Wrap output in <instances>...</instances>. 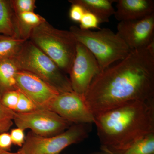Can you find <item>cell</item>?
Wrapping results in <instances>:
<instances>
[{"mask_svg":"<svg viewBox=\"0 0 154 154\" xmlns=\"http://www.w3.org/2000/svg\"><path fill=\"white\" fill-rule=\"evenodd\" d=\"M154 99V42L131 50L123 59L102 71L85 96L94 117L134 101Z\"/></svg>","mask_w":154,"mask_h":154,"instance_id":"cell-1","label":"cell"},{"mask_svg":"<svg viewBox=\"0 0 154 154\" xmlns=\"http://www.w3.org/2000/svg\"><path fill=\"white\" fill-rule=\"evenodd\" d=\"M95 118L102 150L121 154L154 133V99L129 102Z\"/></svg>","mask_w":154,"mask_h":154,"instance_id":"cell-2","label":"cell"},{"mask_svg":"<svg viewBox=\"0 0 154 154\" xmlns=\"http://www.w3.org/2000/svg\"><path fill=\"white\" fill-rule=\"evenodd\" d=\"M69 31L77 42L84 45L95 57L101 72L123 59L131 51L118 34L109 28L92 31L72 26Z\"/></svg>","mask_w":154,"mask_h":154,"instance_id":"cell-3","label":"cell"},{"mask_svg":"<svg viewBox=\"0 0 154 154\" xmlns=\"http://www.w3.org/2000/svg\"><path fill=\"white\" fill-rule=\"evenodd\" d=\"M29 40L69 74L77 43L69 30L57 29L45 21L33 29Z\"/></svg>","mask_w":154,"mask_h":154,"instance_id":"cell-4","label":"cell"},{"mask_svg":"<svg viewBox=\"0 0 154 154\" xmlns=\"http://www.w3.org/2000/svg\"><path fill=\"white\" fill-rule=\"evenodd\" d=\"M13 59L19 70L36 75L59 94L73 91L66 74L29 39Z\"/></svg>","mask_w":154,"mask_h":154,"instance_id":"cell-5","label":"cell"},{"mask_svg":"<svg viewBox=\"0 0 154 154\" xmlns=\"http://www.w3.org/2000/svg\"><path fill=\"white\" fill-rule=\"evenodd\" d=\"M92 124H73L63 132L56 135L42 137L29 131L25 143L18 152L23 154H59L69 146L87 138Z\"/></svg>","mask_w":154,"mask_h":154,"instance_id":"cell-6","label":"cell"},{"mask_svg":"<svg viewBox=\"0 0 154 154\" xmlns=\"http://www.w3.org/2000/svg\"><path fill=\"white\" fill-rule=\"evenodd\" d=\"M14 122L17 128L42 137L56 135L72 124L49 109H37L27 113L15 112Z\"/></svg>","mask_w":154,"mask_h":154,"instance_id":"cell-7","label":"cell"},{"mask_svg":"<svg viewBox=\"0 0 154 154\" xmlns=\"http://www.w3.org/2000/svg\"><path fill=\"white\" fill-rule=\"evenodd\" d=\"M100 72L95 57L84 45L77 42L75 55L69 74L72 91L85 97L92 81Z\"/></svg>","mask_w":154,"mask_h":154,"instance_id":"cell-8","label":"cell"},{"mask_svg":"<svg viewBox=\"0 0 154 154\" xmlns=\"http://www.w3.org/2000/svg\"><path fill=\"white\" fill-rule=\"evenodd\" d=\"M49 110L72 124H93L95 122L85 97L74 91L59 94L51 104Z\"/></svg>","mask_w":154,"mask_h":154,"instance_id":"cell-9","label":"cell"},{"mask_svg":"<svg viewBox=\"0 0 154 154\" xmlns=\"http://www.w3.org/2000/svg\"><path fill=\"white\" fill-rule=\"evenodd\" d=\"M154 13L138 20L122 21L116 33L131 50L148 47L154 42Z\"/></svg>","mask_w":154,"mask_h":154,"instance_id":"cell-10","label":"cell"},{"mask_svg":"<svg viewBox=\"0 0 154 154\" xmlns=\"http://www.w3.org/2000/svg\"><path fill=\"white\" fill-rule=\"evenodd\" d=\"M17 89L28 96L38 109H49L59 94L54 88L36 75L19 70L16 76Z\"/></svg>","mask_w":154,"mask_h":154,"instance_id":"cell-11","label":"cell"},{"mask_svg":"<svg viewBox=\"0 0 154 154\" xmlns=\"http://www.w3.org/2000/svg\"><path fill=\"white\" fill-rule=\"evenodd\" d=\"M114 16L119 22L142 19L154 13L153 0H114Z\"/></svg>","mask_w":154,"mask_h":154,"instance_id":"cell-12","label":"cell"},{"mask_svg":"<svg viewBox=\"0 0 154 154\" xmlns=\"http://www.w3.org/2000/svg\"><path fill=\"white\" fill-rule=\"evenodd\" d=\"M69 2L79 4L86 11L94 14L100 23L109 22L115 13L113 6L114 0H70Z\"/></svg>","mask_w":154,"mask_h":154,"instance_id":"cell-13","label":"cell"},{"mask_svg":"<svg viewBox=\"0 0 154 154\" xmlns=\"http://www.w3.org/2000/svg\"><path fill=\"white\" fill-rule=\"evenodd\" d=\"M15 16L18 37L25 40L29 39L34 28L46 21L44 18L34 12H25Z\"/></svg>","mask_w":154,"mask_h":154,"instance_id":"cell-14","label":"cell"},{"mask_svg":"<svg viewBox=\"0 0 154 154\" xmlns=\"http://www.w3.org/2000/svg\"><path fill=\"white\" fill-rule=\"evenodd\" d=\"M19 70L14 59L0 60V98L6 92L17 90L16 76Z\"/></svg>","mask_w":154,"mask_h":154,"instance_id":"cell-15","label":"cell"},{"mask_svg":"<svg viewBox=\"0 0 154 154\" xmlns=\"http://www.w3.org/2000/svg\"><path fill=\"white\" fill-rule=\"evenodd\" d=\"M15 18L10 1L0 0V35L19 37Z\"/></svg>","mask_w":154,"mask_h":154,"instance_id":"cell-16","label":"cell"},{"mask_svg":"<svg viewBox=\"0 0 154 154\" xmlns=\"http://www.w3.org/2000/svg\"><path fill=\"white\" fill-rule=\"evenodd\" d=\"M26 41L16 36L0 35V60L16 57Z\"/></svg>","mask_w":154,"mask_h":154,"instance_id":"cell-17","label":"cell"},{"mask_svg":"<svg viewBox=\"0 0 154 154\" xmlns=\"http://www.w3.org/2000/svg\"><path fill=\"white\" fill-rule=\"evenodd\" d=\"M121 154H154V133L137 141Z\"/></svg>","mask_w":154,"mask_h":154,"instance_id":"cell-18","label":"cell"},{"mask_svg":"<svg viewBox=\"0 0 154 154\" xmlns=\"http://www.w3.org/2000/svg\"><path fill=\"white\" fill-rule=\"evenodd\" d=\"M15 113L5 107L0 99V134L8 132L13 125Z\"/></svg>","mask_w":154,"mask_h":154,"instance_id":"cell-19","label":"cell"},{"mask_svg":"<svg viewBox=\"0 0 154 154\" xmlns=\"http://www.w3.org/2000/svg\"><path fill=\"white\" fill-rule=\"evenodd\" d=\"M10 2L15 15L25 12H34L36 8L35 0H12Z\"/></svg>","mask_w":154,"mask_h":154,"instance_id":"cell-20","label":"cell"},{"mask_svg":"<svg viewBox=\"0 0 154 154\" xmlns=\"http://www.w3.org/2000/svg\"><path fill=\"white\" fill-rule=\"evenodd\" d=\"M80 23L79 28L82 30H91L92 29H101L99 27L100 22L96 16L85 11Z\"/></svg>","mask_w":154,"mask_h":154,"instance_id":"cell-21","label":"cell"},{"mask_svg":"<svg viewBox=\"0 0 154 154\" xmlns=\"http://www.w3.org/2000/svg\"><path fill=\"white\" fill-rule=\"evenodd\" d=\"M19 91L18 89L6 92L1 96L3 105L10 110L15 111L19 99Z\"/></svg>","mask_w":154,"mask_h":154,"instance_id":"cell-22","label":"cell"},{"mask_svg":"<svg viewBox=\"0 0 154 154\" xmlns=\"http://www.w3.org/2000/svg\"><path fill=\"white\" fill-rule=\"evenodd\" d=\"M19 99L15 112L27 113L38 109L33 102L25 94L19 91Z\"/></svg>","mask_w":154,"mask_h":154,"instance_id":"cell-23","label":"cell"},{"mask_svg":"<svg viewBox=\"0 0 154 154\" xmlns=\"http://www.w3.org/2000/svg\"><path fill=\"white\" fill-rule=\"evenodd\" d=\"M71 3L72 5L69 13L70 19L73 22L79 23L85 12V10L79 4L75 3Z\"/></svg>","mask_w":154,"mask_h":154,"instance_id":"cell-24","label":"cell"},{"mask_svg":"<svg viewBox=\"0 0 154 154\" xmlns=\"http://www.w3.org/2000/svg\"><path fill=\"white\" fill-rule=\"evenodd\" d=\"M10 134L13 144L22 147L25 143L26 137L24 130L17 128L12 129Z\"/></svg>","mask_w":154,"mask_h":154,"instance_id":"cell-25","label":"cell"},{"mask_svg":"<svg viewBox=\"0 0 154 154\" xmlns=\"http://www.w3.org/2000/svg\"><path fill=\"white\" fill-rule=\"evenodd\" d=\"M12 143L11 135L8 133L0 134V149L3 151H10Z\"/></svg>","mask_w":154,"mask_h":154,"instance_id":"cell-26","label":"cell"},{"mask_svg":"<svg viewBox=\"0 0 154 154\" xmlns=\"http://www.w3.org/2000/svg\"><path fill=\"white\" fill-rule=\"evenodd\" d=\"M0 154H23L20 152L17 151L16 152H11L10 151H2Z\"/></svg>","mask_w":154,"mask_h":154,"instance_id":"cell-27","label":"cell"},{"mask_svg":"<svg viewBox=\"0 0 154 154\" xmlns=\"http://www.w3.org/2000/svg\"><path fill=\"white\" fill-rule=\"evenodd\" d=\"M91 154H113L109 152H104L103 151V152H98V153H93Z\"/></svg>","mask_w":154,"mask_h":154,"instance_id":"cell-28","label":"cell"},{"mask_svg":"<svg viewBox=\"0 0 154 154\" xmlns=\"http://www.w3.org/2000/svg\"><path fill=\"white\" fill-rule=\"evenodd\" d=\"M3 150H1V149H0V154H1V153L2 152V151Z\"/></svg>","mask_w":154,"mask_h":154,"instance_id":"cell-29","label":"cell"},{"mask_svg":"<svg viewBox=\"0 0 154 154\" xmlns=\"http://www.w3.org/2000/svg\"><path fill=\"white\" fill-rule=\"evenodd\" d=\"M110 153H111V152H110ZM112 153V154H113V153Z\"/></svg>","mask_w":154,"mask_h":154,"instance_id":"cell-30","label":"cell"}]
</instances>
